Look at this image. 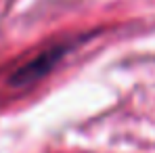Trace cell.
<instances>
[{
    "mask_svg": "<svg viewBox=\"0 0 155 153\" xmlns=\"http://www.w3.org/2000/svg\"><path fill=\"white\" fill-rule=\"evenodd\" d=\"M67 51H69L67 44H54V46H51L48 51L40 52L36 59H31V61H27L25 65L17 67V69L11 74V78H8V84L15 86V88H25L29 84L38 82L40 78H44L52 67L57 65V61H59Z\"/></svg>",
    "mask_w": 155,
    "mask_h": 153,
    "instance_id": "6da1fadb",
    "label": "cell"
}]
</instances>
